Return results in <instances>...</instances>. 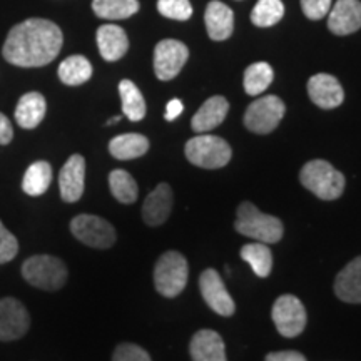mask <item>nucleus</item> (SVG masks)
Masks as SVG:
<instances>
[{"label":"nucleus","instance_id":"nucleus-1","mask_svg":"<svg viewBox=\"0 0 361 361\" xmlns=\"http://www.w3.org/2000/svg\"><path fill=\"white\" fill-rule=\"evenodd\" d=\"M62 30L51 20L27 19L13 25L4 44V59L17 67L51 64L62 49Z\"/></svg>","mask_w":361,"mask_h":361},{"label":"nucleus","instance_id":"nucleus-2","mask_svg":"<svg viewBox=\"0 0 361 361\" xmlns=\"http://www.w3.org/2000/svg\"><path fill=\"white\" fill-rule=\"evenodd\" d=\"M234 229L243 236L256 239L264 245H273L283 238V223L276 216L264 214L252 202L245 201L238 207Z\"/></svg>","mask_w":361,"mask_h":361},{"label":"nucleus","instance_id":"nucleus-3","mask_svg":"<svg viewBox=\"0 0 361 361\" xmlns=\"http://www.w3.org/2000/svg\"><path fill=\"white\" fill-rule=\"evenodd\" d=\"M301 184L323 201H335L345 191V176L328 161L314 159L306 162L300 173Z\"/></svg>","mask_w":361,"mask_h":361},{"label":"nucleus","instance_id":"nucleus-4","mask_svg":"<svg viewBox=\"0 0 361 361\" xmlns=\"http://www.w3.org/2000/svg\"><path fill=\"white\" fill-rule=\"evenodd\" d=\"M64 261L49 255L32 256L22 264V276L29 284L44 291H57L67 281Z\"/></svg>","mask_w":361,"mask_h":361},{"label":"nucleus","instance_id":"nucleus-5","mask_svg":"<svg viewBox=\"0 0 361 361\" xmlns=\"http://www.w3.org/2000/svg\"><path fill=\"white\" fill-rule=\"evenodd\" d=\"M231 146L223 137L201 134L186 142V157L191 164L204 169L224 168L231 161Z\"/></svg>","mask_w":361,"mask_h":361},{"label":"nucleus","instance_id":"nucleus-6","mask_svg":"<svg viewBox=\"0 0 361 361\" xmlns=\"http://www.w3.org/2000/svg\"><path fill=\"white\" fill-rule=\"evenodd\" d=\"M188 261L178 251H168L154 266V286L166 298H176L188 284Z\"/></svg>","mask_w":361,"mask_h":361},{"label":"nucleus","instance_id":"nucleus-7","mask_svg":"<svg viewBox=\"0 0 361 361\" xmlns=\"http://www.w3.org/2000/svg\"><path fill=\"white\" fill-rule=\"evenodd\" d=\"M286 106L278 96H264L250 104L245 114V126L251 133L269 134L278 128Z\"/></svg>","mask_w":361,"mask_h":361},{"label":"nucleus","instance_id":"nucleus-8","mask_svg":"<svg viewBox=\"0 0 361 361\" xmlns=\"http://www.w3.org/2000/svg\"><path fill=\"white\" fill-rule=\"evenodd\" d=\"M71 231L80 243L96 250H107L116 243V229L94 214H79L71 221Z\"/></svg>","mask_w":361,"mask_h":361},{"label":"nucleus","instance_id":"nucleus-9","mask_svg":"<svg viewBox=\"0 0 361 361\" xmlns=\"http://www.w3.org/2000/svg\"><path fill=\"white\" fill-rule=\"evenodd\" d=\"M273 322L276 324L279 335L284 338H296L305 331L306 326V310L305 305L293 295H283L274 301L271 310Z\"/></svg>","mask_w":361,"mask_h":361},{"label":"nucleus","instance_id":"nucleus-10","mask_svg":"<svg viewBox=\"0 0 361 361\" xmlns=\"http://www.w3.org/2000/svg\"><path fill=\"white\" fill-rule=\"evenodd\" d=\"M189 49L186 44L174 39H164L154 49V72L159 80H171L183 71L188 62Z\"/></svg>","mask_w":361,"mask_h":361},{"label":"nucleus","instance_id":"nucleus-11","mask_svg":"<svg viewBox=\"0 0 361 361\" xmlns=\"http://www.w3.org/2000/svg\"><path fill=\"white\" fill-rule=\"evenodd\" d=\"M30 316L16 298L0 300V341L19 340L29 331Z\"/></svg>","mask_w":361,"mask_h":361},{"label":"nucleus","instance_id":"nucleus-12","mask_svg":"<svg viewBox=\"0 0 361 361\" xmlns=\"http://www.w3.org/2000/svg\"><path fill=\"white\" fill-rule=\"evenodd\" d=\"M200 290L206 305L219 316H233L236 311L231 295L226 290L223 278L216 269L202 271L200 276Z\"/></svg>","mask_w":361,"mask_h":361},{"label":"nucleus","instance_id":"nucleus-13","mask_svg":"<svg viewBox=\"0 0 361 361\" xmlns=\"http://www.w3.org/2000/svg\"><path fill=\"white\" fill-rule=\"evenodd\" d=\"M85 184V159L80 154L71 156L59 173L61 197L66 202H75L82 197Z\"/></svg>","mask_w":361,"mask_h":361},{"label":"nucleus","instance_id":"nucleus-14","mask_svg":"<svg viewBox=\"0 0 361 361\" xmlns=\"http://www.w3.org/2000/svg\"><path fill=\"white\" fill-rule=\"evenodd\" d=\"M328 29L336 35H350L361 29L360 0H338L328 12Z\"/></svg>","mask_w":361,"mask_h":361},{"label":"nucleus","instance_id":"nucleus-15","mask_svg":"<svg viewBox=\"0 0 361 361\" xmlns=\"http://www.w3.org/2000/svg\"><path fill=\"white\" fill-rule=\"evenodd\" d=\"M308 96L322 109H335L345 101V90L333 75L316 74L308 80Z\"/></svg>","mask_w":361,"mask_h":361},{"label":"nucleus","instance_id":"nucleus-16","mask_svg":"<svg viewBox=\"0 0 361 361\" xmlns=\"http://www.w3.org/2000/svg\"><path fill=\"white\" fill-rule=\"evenodd\" d=\"M192 361H228L226 346L219 333L213 329H201L189 343Z\"/></svg>","mask_w":361,"mask_h":361},{"label":"nucleus","instance_id":"nucleus-17","mask_svg":"<svg viewBox=\"0 0 361 361\" xmlns=\"http://www.w3.org/2000/svg\"><path fill=\"white\" fill-rule=\"evenodd\" d=\"M173 209V189L169 184L162 183L146 197L142 204L144 223L149 226H159L166 223Z\"/></svg>","mask_w":361,"mask_h":361},{"label":"nucleus","instance_id":"nucleus-18","mask_svg":"<svg viewBox=\"0 0 361 361\" xmlns=\"http://www.w3.org/2000/svg\"><path fill=\"white\" fill-rule=\"evenodd\" d=\"M96 39L99 52H101L104 61L107 62L119 61L121 57L126 56V52H128L129 49L128 34H126V30L119 25H101L97 29Z\"/></svg>","mask_w":361,"mask_h":361},{"label":"nucleus","instance_id":"nucleus-19","mask_svg":"<svg viewBox=\"0 0 361 361\" xmlns=\"http://www.w3.org/2000/svg\"><path fill=\"white\" fill-rule=\"evenodd\" d=\"M207 35L216 42L231 37L234 30V12L226 4L213 0L207 4L204 13Z\"/></svg>","mask_w":361,"mask_h":361},{"label":"nucleus","instance_id":"nucleus-20","mask_svg":"<svg viewBox=\"0 0 361 361\" xmlns=\"http://www.w3.org/2000/svg\"><path fill=\"white\" fill-rule=\"evenodd\" d=\"M229 111V102L223 96H213L202 104L200 111L196 112L191 121V128L194 133L204 134L207 130H213L223 124Z\"/></svg>","mask_w":361,"mask_h":361},{"label":"nucleus","instance_id":"nucleus-21","mask_svg":"<svg viewBox=\"0 0 361 361\" xmlns=\"http://www.w3.org/2000/svg\"><path fill=\"white\" fill-rule=\"evenodd\" d=\"M335 293L345 303H361V256L350 261L335 279Z\"/></svg>","mask_w":361,"mask_h":361},{"label":"nucleus","instance_id":"nucleus-22","mask_svg":"<svg viewBox=\"0 0 361 361\" xmlns=\"http://www.w3.org/2000/svg\"><path fill=\"white\" fill-rule=\"evenodd\" d=\"M47 102L40 92H27L19 99L16 107V121L22 129H35L42 123Z\"/></svg>","mask_w":361,"mask_h":361},{"label":"nucleus","instance_id":"nucleus-23","mask_svg":"<svg viewBox=\"0 0 361 361\" xmlns=\"http://www.w3.org/2000/svg\"><path fill=\"white\" fill-rule=\"evenodd\" d=\"M149 151V141L142 134H121L109 142V152L119 161L137 159Z\"/></svg>","mask_w":361,"mask_h":361},{"label":"nucleus","instance_id":"nucleus-24","mask_svg":"<svg viewBox=\"0 0 361 361\" xmlns=\"http://www.w3.org/2000/svg\"><path fill=\"white\" fill-rule=\"evenodd\" d=\"M52 180V168L49 162L37 161L27 168L24 179H22V189L29 196H42L51 186Z\"/></svg>","mask_w":361,"mask_h":361},{"label":"nucleus","instance_id":"nucleus-25","mask_svg":"<svg viewBox=\"0 0 361 361\" xmlns=\"http://www.w3.org/2000/svg\"><path fill=\"white\" fill-rule=\"evenodd\" d=\"M119 94L123 101V112L133 123L142 121L146 116V101H144L141 90L137 89L133 80L124 79L119 82Z\"/></svg>","mask_w":361,"mask_h":361},{"label":"nucleus","instance_id":"nucleus-26","mask_svg":"<svg viewBox=\"0 0 361 361\" xmlns=\"http://www.w3.org/2000/svg\"><path fill=\"white\" fill-rule=\"evenodd\" d=\"M241 258L251 266L256 276L268 278L273 269V252L264 243H250L241 247Z\"/></svg>","mask_w":361,"mask_h":361},{"label":"nucleus","instance_id":"nucleus-27","mask_svg":"<svg viewBox=\"0 0 361 361\" xmlns=\"http://www.w3.org/2000/svg\"><path fill=\"white\" fill-rule=\"evenodd\" d=\"M57 72L66 85H80L92 78V66L84 56H71L61 62Z\"/></svg>","mask_w":361,"mask_h":361},{"label":"nucleus","instance_id":"nucleus-28","mask_svg":"<svg viewBox=\"0 0 361 361\" xmlns=\"http://www.w3.org/2000/svg\"><path fill=\"white\" fill-rule=\"evenodd\" d=\"M92 11L99 19L123 20L137 13V0H92Z\"/></svg>","mask_w":361,"mask_h":361},{"label":"nucleus","instance_id":"nucleus-29","mask_svg":"<svg viewBox=\"0 0 361 361\" xmlns=\"http://www.w3.org/2000/svg\"><path fill=\"white\" fill-rule=\"evenodd\" d=\"M273 79V67H271L268 62H256V64H251L246 69L243 84H245L246 94H250V96H258V94H263L264 90L269 87Z\"/></svg>","mask_w":361,"mask_h":361},{"label":"nucleus","instance_id":"nucleus-30","mask_svg":"<svg viewBox=\"0 0 361 361\" xmlns=\"http://www.w3.org/2000/svg\"><path fill=\"white\" fill-rule=\"evenodd\" d=\"M109 188L112 196L123 204H133L137 200V183H135L133 176L124 169H114L109 174Z\"/></svg>","mask_w":361,"mask_h":361},{"label":"nucleus","instance_id":"nucleus-31","mask_svg":"<svg viewBox=\"0 0 361 361\" xmlns=\"http://www.w3.org/2000/svg\"><path fill=\"white\" fill-rule=\"evenodd\" d=\"M284 16L281 0H258L251 12V22L256 27H271L278 24Z\"/></svg>","mask_w":361,"mask_h":361},{"label":"nucleus","instance_id":"nucleus-32","mask_svg":"<svg viewBox=\"0 0 361 361\" xmlns=\"http://www.w3.org/2000/svg\"><path fill=\"white\" fill-rule=\"evenodd\" d=\"M157 11L162 17L173 20H188L192 16V6L189 0H157Z\"/></svg>","mask_w":361,"mask_h":361},{"label":"nucleus","instance_id":"nucleus-33","mask_svg":"<svg viewBox=\"0 0 361 361\" xmlns=\"http://www.w3.org/2000/svg\"><path fill=\"white\" fill-rule=\"evenodd\" d=\"M17 252H19L17 238L0 221V264L12 261L17 256Z\"/></svg>","mask_w":361,"mask_h":361},{"label":"nucleus","instance_id":"nucleus-34","mask_svg":"<svg viewBox=\"0 0 361 361\" xmlns=\"http://www.w3.org/2000/svg\"><path fill=\"white\" fill-rule=\"evenodd\" d=\"M112 361H152L151 356L141 346L134 343H123L114 351Z\"/></svg>","mask_w":361,"mask_h":361},{"label":"nucleus","instance_id":"nucleus-35","mask_svg":"<svg viewBox=\"0 0 361 361\" xmlns=\"http://www.w3.org/2000/svg\"><path fill=\"white\" fill-rule=\"evenodd\" d=\"M331 6V0H301L303 13L311 20H319L323 19L324 16H328Z\"/></svg>","mask_w":361,"mask_h":361},{"label":"nucleus","instance_id":"nucleus-36","mask_svg":"<svg viewBox=\"0 0 361 361\" xmlns=\"http://www.w3.org/2000/svg\"><path fill=\"white\" fill-rule=\"evenodd\" d=\"M264 361H306V358L300 351H274L266 355Z\"/></svg>","mask_w":361,"mask_h":361},{"label":"nucleus","instance_id":"nucleus-37","mask_svg":"<svg viewBox=\"0 0 361 361\" xmlns=\"http://www.w3.org/2000/svg\"><path fill=\"white\" fill-rule=\"evenodd\" d=\"M13 137V129L7 116L0 112V146H7Z\"/></svg>","mask_w":361,"mask_h":361},{"label":"nucleus","instance_id":"nucleus-38","mask_svg":"<svg viewBox=\"0 0 361 361\" xmlns=\"http://www.w3.org/2000/svg\"><path fill=\"white\" fill-rule=\"evenodd\" d=\"M183 111H184L183 102H180L179 99H173V101H169L168 106H166V114H164L166 121H169L171 123V121L178 119V117L183 114Z\"/></svg>","mask_w":361,"mask_h":361},{"label":"nucleus","instance_id":"nucleus-39","mask_svg":"<svg viewBox=\"0 0 361 361\" xmlns=\"http://www.w3.org/2000/svg\"><path fill=\"white\" fill-rule=\"evenodd\" d=\"M119 121H121V116H116V117H112V119L107 121V126H111V124H116V123H119Z\"/></svg>","mask_w":361,"mask_h":361}]
</instances>
